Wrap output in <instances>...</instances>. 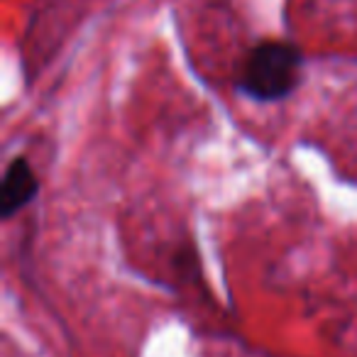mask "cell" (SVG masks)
I'll list each match as a JSON object with an SVG mask.
<instances>
[{"label":"cell","mask_w":357,"mask_h":357,"mask_svg":"<svg viewBox=\"0 0 357 357\" xmlns=\"http://www.w3.org/2000/svg\"><path fill=\"white\" fill-rule=\"evenodd\" d=\"M301 52L287 42H262L248 54L240 89L257 100H282L298 86Z\"/></svg>","instance_id":"1"},{"label":"cell","mask_w":357,"mask_h":357,"mask_svg":"<svg viewBox=\"0 0 357 357\" xmlns=\"http://www.w3.org/2000/svg\"><path fill=\"white\" fill-rule=\"evenodd\" d=\"M37 176L32 172L30 162L25 157H17L10 162L3 176V186H0V215L3 218H13L17 211H22L32 199L37 196Z\"/></svg>","instance_id":"2"}]
</instances>
